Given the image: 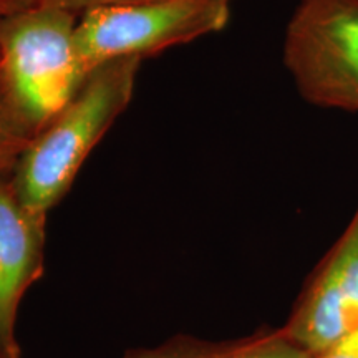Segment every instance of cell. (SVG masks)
<instances>
[{"label": "cell", "instance_id": "8fae6325", "mask_svg": "<svg viewBox=\"0 0 358 358\" xmlns=\"http://www.w3.org/2000/svg\"><path fill=\"white\" fill-rule=\"evenodd\" d=\"M8 12H12L10 0H0V17L6 15Z\"/></svg>", "mask_w": 358, "mask_h": 358}, {"label": "cell", "instance_id": "30bf717a", "mask_svg": "<svg viewBox=\"0 0 358 358\" xmlns=\"http://www.w3.org/2000/svg\"><path fill=\"white\" fill-rule=\"evenodd\" d=\"M313 358H358V327Z\"/></svg>", "mask_w": 358, "mask_h": 358}, {"label": "cell", "instance_id": "7c38bea8", "mask_svg": "<svg viewBox=\"0 0 358 358\" xmlns=\"http://www.w3.org/2000/svg\"><path fill=\"white\" fill-rule=\"evenodd\" d=\"M30 0H10L12 3V10H15V8H20V7H27L29 6Z\"/></svg>", "mask_w": 358, "mask_h": 358}, {"label": "cell", "instance_id": "9c48e42d", "mask_svg": "<svg viewBox=\"0 0 358 358\" xmlns=\"http://www.w3.org/2000/svg\"><path fill=\"white\" fill-rule=\"evenodd\" d=\"M148 2H156V0H30L29 6H32V3H42V6L60 7L65 8V10L73 12L75 15H82L85 12L96 10V8L127 7Z\"/></svg>", "mask_w": 358, "mask_h": 358}, {"label": "cell", "instance_id": "3957f363", "mask_svg": "<svg viewBox=\"0 0 358 358\" xmlns=\"http://www.w3.org/2000/svg\"><path fill=\"white\" fill-rule=\"evenodd\" d=\"M232 0H156L85 12L77 25V47L90 75L120 58L155 57L174 45L221 32Z\"/></svg>", "mask_w": 358, "mask_h": 358}, {"label": "cell", "instance_id": "52a82bcc", "mask_svg": "<svg viewBox=\"0 0 358 358\" xmlns=\"http://www.w3.org/2000/svg\"><path fill=\"white\" fill-rule=\"evenodd\" d=\"M123 358H313L284 330H268L231 342H208L194 337L168 340L156 347L133 348Z\"/></svg>", "mask_w": 358, "mask_h": 358}, {"label": "cell", "instance_id": "ba28073f", "mask_svg": "<svg viewBox=\"0 0 358 358\" xmlns=\"http://www.w3.org/2000/svg\"><path fill=\"white\" fill-rule=\"evenodd\" d=\"M32 140L8 98L0 70V173H12L24 148Z\"/></svg>", "mask_w": 358, "mask_h": 358}, {"label": "cell", "instance_id": "6da1fadb", "mask_svg": "<svg viewBox=\"0 0 358 358\" xmlns=\"http://www.w3.org/2000/svg\"><path fill=\"white\" fill-rule=\"evenodd\" d=\"M141 58L108 62L24 148L10 173L17 198L37 217L65 198L93 148L128 108Z\"/></svg>", "mask_w": 358, "mask_h": 358}, {"label": "cell", "instance_id": "5b68a950", "mask_svg": "<svg viewBox=\"0 0 358 358\" xmlns=\"http://www.w3.org/2000/svg\"><path fill=\"white\" fill-rule=\"evenodd\" d=\"M358 327V209L295 303L287 337L312 357Z\"/></svg>", "mask_w": 358, "mask_h": 358}, {"label": "cell", "instance_id": "277c9868", "mask_svg": "<svg viewBox=\"0 0 358 358\" xmlns=\"http://www.w3.org/2000/svg\"><path fill=\"white\" fill-rule=\"evenodd\" d=\"M284 64L303 100L358 111V0H301L290 17Z\"/></svg>", "mask_w": 358, "mask_h": 358}, {"label": "cell", "instance_id": "8992f818", "mask_svg": "<svg viewBox=\"0 0 358 358\" xmlns=\"http://www.w3.org/2000/svg\"><path fill=\"white\" fill-rule=\"evenodd\" d=\"M47 219L25 209L10 173H0V347L22 358L15 330L20 303L43 271Z\"/></svg>", "mask_w": 358, "mask_h": 358}, {"label": "cell", "instance_id": "7a4b0ae2", "mask_svg": "<svg viewBox=\"0 0 358 358\" xmlns=\"http://www.w3.org/2000/svg\"><path fill=\"white\" fill-rule=\"evenodd\" d=\"M77 17L42 3L0 17V70L30 138L47 127L88 77L77 47Z\"/></svg>", "mask_w": 358, "mask_h": 358}, {"label": "cell", "instance_id": "4fadbf2b", "mask_svg": "<svg viewBox=\"0 0 358 358\" xmlns=\"http://www.w3.org/2000/svg\"><path fill=\"white\" fill-rule=\"evenodd\" d=\"M0 358H8V357H7V353L3 352V348H2V347H0Z\"/></svg>", "mask_w": 358, "mask_h": 358}]
</instances>
